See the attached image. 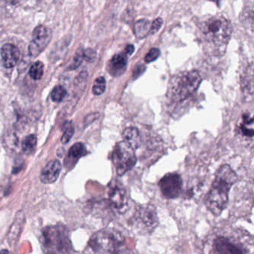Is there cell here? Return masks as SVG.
Instances as JSON below:
<instances>
[{
	"label": "cell",
	"mask_w": 254,
	"mask_h": 254,
	"mask_svg": "<svg viewBox=\"0 0 254 254\" xmlns=\"http://www.w3.org/2000/svg\"><path fill=\"white\" fill-rule=\"evenodd\" d=\"M127 56L122 53L115 55L108 63V69L113 76L118 77L123 75L127 67Z\"/></svg>",
	"instance_id": "4fadbf2b"
},
{
	"label": "cell",
	"mask_w": 254,
	"mask_h": 254,
	"mask_svg": "<svg viewBox=\"0 0 254 254\" xmlns=\"http://www.w3.org/2000/svg\"><path fill=\"white\" fill-rule=\"evenodd\" d=\"M109 205L111 209L123 213L128 206V196L126 188L118 181H114L109 187Z\"/></svg>",
	"instance_id": "9c48e42d"
},
{
	"label": "cell",
	"mask_w": 254,
	"mask_h": 254,
	"mask_svg": "<svg viewBox=\"0 0 254 254\" xmlns=\"http://www.w3.org/2000/svg\"><path fill=\"white\" fill-rule=\"evenodd\" d=\"M74 130H75V129H74L73 125L71 123H66V126H65L64 132L62 138V142L63 143H67L70 140L71 138L73 136Z\"/></svg>",
	"instance_id": "603a6c76"
},
{
	"label": "cell",
	"mask_w": 254,
	"mask_h": 254,
	"mask_svg": "<svg viewBox=\"0 0 254 254\" xmlns=\"http://www.w3.org/2000/svg\"><path fill=\"white\" fill-rule=\"evenodd\" d=\"M200 32L207 42L221 47L228 44L233 28L228 20L223 17H212L200 24Z\"/></svg>",
	"instance_id": "277c9868"
},
{
	"label": "cell",
	"mask_w": 254,
	"mask_h": 254,
	"mask_svg": "<svg viewBox=\"0 0 254 254\" xmlns=\"http://www.w3.org/2000/svg\"><path fill=\"white\" fill-rule=\"evenodd\" d=\"M112 161L117 175L123 176L136 165L135 150L124 141L118 142L113 151Z\"/></svg>",
	"instance_id": "52a82bcc"
},
{
	"label": "cell",
	"mask_w": 254,
	"mask_h": 254,
	"mask_svg": "<svg viewBox=\"0 0 254 254\" xmlns=\"http://www.w3.org/2000/svg\"><path fill=\"white\" fill-rule=\"evenodd\" d=\"M145 70V66L144 65H138L136 66L133 72V77L134 78H137L138 77L140 76Z\"/></svg>",
	"instance_id": "83f0119b"
},
{
	"label": "cell",
	"mask_w": 254,
	"mask_h": 254,
	"mask_svg": "<svg viewBox=\"0 0 254 254\" xmlns=\"http://www.w3.org/2000/svg\"><path fill=\"white\" fill-rule=\"evenodd\" d=\"M201 77L197 71L184 72L172 78L169 93L172 99L181 102L188 99L198 88Z\"/></svg>",
	"instance_id": "5b68a950"
},
{
	"label": "cell",
	"mask_w": 254,
	"mask_h": 254,
	"mask_svg": "<svg viewBox=\"0 0 254 254\" xmlns=\"http://www.w3.org/2000/svg\"><path fill=\"white\" fill-rule=\"evenodd\" d=\"M99 116L98 114H93L89 115L87 119H86V125L90 124V123H93V121H95L99 117Z\"/></svg>",
	"instance_id": "f1b7e54d"
},
{
	"label": "cell",
	"mask_w": 254,
	"mask_h": 254,
	"mask_svg": "<svg viewBox=\"0 0 254 254\" xmlns=\"http://www.w3.org/2000/svg\"><path fill=\"white\" fill-rule=\"evenodd\" d=\"M163 21L161 18H157L154 22H153L151 26V31H150V33L151 34H156L159 30H160V28L163 26Z\"/></svg>",
	"instance_id": "484cf974"
},
{
	"label": "cell",
	"mask_w": 254,
	"mask_h": 254,
	"mask_svg": "<svg viewBox=\"0 0 254 254\" xmlns=\"http://www.w3.org/2000/svg\"><path fill=\"white\" fill-rule=\"evenodd\" d=\"M84 153H85V147L81 142H78L71 147L69 151V155L70 158L78 160L84 155Z\"/></svg>",
	"instance_id": "d6986e66"
},
{
	"label": "cell",
	"mask_w": 254,
	"mask_h": 254,
	"mask_svg": "<svg viewBox=\"0 0 254 254\" xmlns=\"http://www.w3.org/2000/svg\"><path fill=\"white\" fill-rule=\"evenodd\" d=\"M151 24L146 19L138 20L134 25V33L139 39H143L151 31Z\"/></svg>",
	"instance_id": "2e32d148"
},
{
	"label": "cell",
	"mask_w": 254,
	"mask_h": 254,
	"mask_svg": "<svg viewBox=\"0 0 254 254\" xmlns=\"http://www.w3.org/2000/svg\"><path fill=\"white\" fill-rule=\"evenodd\" d=\"M124 142L130 145L133 149H136L141 143V136L139 130L134 127L125 129L123 133Z\"/></svg>",
	"instance_id": "5bb4252c"
},
{
	"label": "cell",
	"mask_w": 254,
	"mask_h": 254,
	"mask_svg": "<svg viewBox=\"0 0 254 254\" xmlns=\"http://www.w3.org/2000/svg\"><path fill=\"white\" fill-rule=\"evenodd\" d=\"M96 53L92 49H88L84 52V59L87 62H93L96 59Z\"/></svg>",
	"instance_id": "4316f807"
},
{
	"label": "cell",
	"mask_w": 254,
	"mask_h": 254,
	"mask_svg": "<svg viewBox=\"0 0 254 254\" xmlns=\"http://www.w3.org/2000/svg\"><path fill=\"white\" fill-rule=\"evenodd\" d=\"M67 92L63 86H56L51 93V99L53 102H59L64 100L66 97Z\"/></svg>",
	"instance_id": "ffe728a7"
},
{
	"label": "cell",
	"mask_w": 254,
	"mask_h": 254,
	"mask_svg": "<svg viewBox=\"0 0 254 254\" xmlns=\"http://www.w3.org/2000/svg\"><path fill=\"white\" fill-rule=\"evenodd\" d=\"M160 51L157 48H152L145 57V61L146 63H151V62H154L157 60V58L160 56Z\"/></svg>",
	"instance_id": "d4e9b609"
},
{
	"label": "cell",
	"mask_w": 254,
	"mask_h": 254,
	"mask_svg": "<svg viewBox=\"0 0 254 254\" xmlns=\"http://www.w3.org/2000/svg\"><path fill=\"white\" fill-rule=\"evenodd\" d=\"M237 181V175L229 165H222L217 171L210 190L206 194L205 204L215 216L222 213L229 201V193Z\"/></svg>",
	"instance_id": "6da1fadb"
},
{
	"label": "cell",
	"mask_w": 254,
	"mask_h": 254,
	"mask_svg": "<svg viewBox=\"0 0 254 254\" xmlns=\"http://www.w3.org/2000/svg\"><path fill=\"white\" fill-rule=\"evenodd\" d=\"M20 57V50L16 46L6 44L2 47L1 58H2V64L4 67L8 69L14 67L18 62Z\"/></svg>",
	"instance_id": "8fae6325"
},
{
	"label": "cell",
	"mask_w": 254,
	"mask_h": 254,
	"mask_svg": "<svg viewBox=\"0 0 254 254\" xmlns=\"http://www.w3.org/2000/svg\"><path fill=\"white\" fill-rule=\"evenodd\" d=\"M133 52H134V47L131 44H129L126 47V50H125V53H126V56H131L133 54Z\"/></svg>",
	"instance_id": "f546056e"
},
{
	"label": "cell",
	"mask_w": 254,
	"mask_h": 254,
	"mask_svg": "<svg viewBox=\"0 0 254 254\" xmlns=\"http://www.w3.org/2000/svg\"><path fill=\"white\" fill-rule=\"evenodd\" d=\"M44 66L41 62H37L31 66L29 74L34 80H39L44 75Z\"/></svg>",
	"instance_id": "ac0fdd59"
},
{
	"label": "cell",
	"mask_w": 254,
	"mask_h": 254,
	"mask_svg": "<svg viewBox=\"0 0 254 254\" xmlns=\"http://www.w3.org/2000/svg\"><path fill=\"white\" fill-rule=\"evenodd\" d=\"M52 39V32L44 26L35 28L32 34V41L29 47V52L32 57L39 56L50 44Z\"/></svg>",
	"instance_id": "30bf717a"
},
{
	"label": "cell",
	"mask_w": 254,
	"mask_h": 254,
	"mask_svg": "<svg viewBox=\"0 0 254 254\" xmlns=\"http://www.w3.org/2000/svg\"><path fill=\"white\" fill-rule=\"evenodd\" d=\"M87 254H132L120 230L106 228L95 233L87 245Z\"/></svg>",
	"instance_id": "7a4b0ae2"
},
{
	"label": "cell",
	"mask_w": 254,
	"mask_h": 254,
	"mask_svg": "<svg viewBox=\"0 0 254 254\" xmlns=\"http://www.w3.org/2000/svg\"><path fill=\"white\" fill-rule=\"evenodd\" d=\"M248 72L243 80V89L244 90L248 92V94L253 95V84H254L253 66L251 67V71H249V68H248Z\"/></svg>",
	"instance_id": "7402d4cb"
},
{
	"label": "cell",
	"mask_w": 254,
	"mask_h": 254,
	"mask_svg": "<svg viewBox=\"0 0 254 254\" xmlns=\"http://www.w3.org/2000/svg\"><path fill=\"white\" fill-rule=\"evenodd\" d=\"M249 245L236 233L215 235L207 243V254H249Z\"/></svg>",
	"instance_id": "3957f363"
},
{
	"label": "cell",
	"mask_w": 254,
	"mask_h": 254,
	"mask_svg": "<svg viewBox=\"0 0 254 254\" xmlns=\"http://www.w3.org/2000/svg\"><path fill=\"white\" fill-rule=\"evenodd\" d=\"M37 145V138L35 135L31 134L26 136L22 142L23 152L31 154L35 150Z\"/></svg>",
	"instance_id": "e0dca14e"
},
{
	"label": "cell",
	"mask_w": 254,
	"mask_h": 254,
	"mask_svg": "<svg viewBox=\"0 0 254 254\" xmlns=\"http://www.w3.org/2000/svg\"><path fill=\"white\" fill-rule=\"evenodd\" d=\"M0 254H10L9 251L8 250H2V251H0Z\"/></svg>",
	"instance_id": "4dcf8cb0"
},
{
	"label": "cell",
	"mask_w": 254,
	"mask_h": 254,
	"mask_svg": "<svg viewBox=\"0 0 254 254\" xmlns=\"http://www.w3.org/2000/svg\"><path fill=\"white\" fill-rule=\"evenodd\" d=\"M62 164L59 160H52L43 169L41 174V181L44 184H53L56 182L60 175Z\"/></svg>",
	"instance_id": "7c38bea8"
},
{
	"label": "cell",
	"mask_w": 254,
	"mask_h": 254,
	"mask_svg": "<svg viewBox=\"0 0 254 254\" xmlns=\"http://www.w3.org/2000/svg\"><path fill=\"white\" fill-rule=\"evenodd\" d=\"M106 89V81L104 77H99L95 81L93 87V94L96 96H100L102 93H105Z\"/></svg>",
	"instance_id": "44dd1931"
},
{
	"label": "cell",
	"mask_w": 254,
	"mask_h": 254,
	"mask_svg": "<svg viewBox=\"0 0 254 254\" xmlns=\"http://www.w3.org/2000/svg\"><path fill=\"white\" fill-rule=\"evenodd\" d=\"M84 50L82 49H79L78 51L75 53V57H74L72 63L71 64L69 69H75L78 68V66L81 65L82 63L83 60H84Z\"/></svg>",
	"instance_id": "cb8c5ba5"
},
{
	"label": "cell",
	"mask_w": 254,
	"mask_h": 254,
	"mask_svg": "<svg viewBox=\"0 0 254 254\" xmlns=\"http://www.w3.org/2000/svg\"><path fill=\"white\" fill-rule=\"evenodd\" d=\"M133 228L140 234H149L152 233L159 224L157 211L154 205H141L130 221Z\"/></svg>",
	"instance_id": "8992f818"
},
{
	"label": "cell",
	"mask_w": 254,
	"mask_h": 254,
	"mask_svg": "<svg viewBox=\"0 0 254 254\" xmlns=\"http://www.w3.org/2000/svg\"><path fill=\"white\" fill-rule=\"evenodd\" d=\"M183 180L178 173H168L158 183L162 195L166 199L179 197L183 191Z\"/></svg>",
	"instance_id": "ba28073f"
},
{
	"label": "cell",
	"mask_w": 254,
	"mask_h": 254,
	"mask_svg": "<svg viewBox=\"0 0 254 254\" xmlns=\"http://www.w3.org/2000/svg\"><path fill=\"white\" fill-rule=\"evenodd\" d=\"M239 133L242 137L246 139H253L254 137V120L249 114L242 116V123L239 127Z\"/></svg>",
	"instance_id": "9a60e30c"
}]
</instances>
